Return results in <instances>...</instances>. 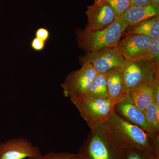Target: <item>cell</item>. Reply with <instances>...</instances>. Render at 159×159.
<instances>
[{"label":"cell","instance_id":"obj_1","mask_svg":"<svg viewBox=\"0 0 159 159\" xmlns=\"http://www.w3.org/2000/svg\"><path fill=\"white\" fill-rule=\"evenodd\" d=\"M107 124L122 149L129 148L150 151L152 150L155 144L159 142V136L148 133L138 125L125 121L115 111Z\"/></svg>","mask_w":159,"mask_h":159},{"label":"cell","instance_id":"obj_2","mask_svg":"<svg viewBox=\"0 0 159 159\" xmlns=\"http://www.w3.org/2000/svg\"><path fill=\"white\" fill-rule=\"evenodd\" d=\"M128 25L121 16L110 26L102 30L91 31L77 29L75 33L78 47L85 52L116 47Z\"/></svg>","mask_w":159,"mask_h":159},{"label":"cell","instance_id":"obj_3","mask_svg":"<svg viewBox=\"0 0 159 159\" xmlns=\"http://www.w3.org/2000/svg\"><path fill=\"white\" fill-rule=\"evenodd\" d=\"M122 150L105 122L91 130L79 155L84 159H116Z\"/></svg>","mask_w":159,"mask_h":159},{"label":"cell","instance_id":"obj_4","mask_svg":"<svg viewBox=\"0 0 159 159\" xmlns=\"http://www.w3.org/2000/svg\"><path fill=\"white\" fill-rule=\"evenodd\" d=\"M70 100L91 130L107 122L115 112L116 103L105 98H74Z\"/></svg>","mask_w":159,"mask_h":159},{"label":"cell","instance_id":"obj_5","mask_svg":"<svg viewBox=\"0 0 159 159\" xmlns=\"http://www.w3.org/2000/svg\"><path fill=\"white\" fill-rule=\"evenodd\" d=\"M123 77L128 93L140 86H155L159 84V65L146 59L128 62L123 70Z\"/></svg>","mask_w":159,"mask_h":159},{"label":"cell","instance_id":"obj_6","mask_svg":"<svg viewBox=\"0 0 159 159\" xmlns=\"http://www.w3.org/2000/svg\"><path fill=\"white\" fill-rule=\"evenodd\" d=\"M79 61L81 66L90 64L100 74L114 68L124 70L128 63L116 47L86 52L84 55L79 56Z\"/></svg>","mask_w":159,"mask_h":159},{"label":"cell","instance_id":"obj_7","mask_svg":"<svg viewBox=\"0 0 159 159\" xmlns=\"http://www.w3.org/2000/svg\"><path fill=\"white\" fill-rule=\"evenodd\" d=\"M81 66L79 70L68 74L61 84L65 97L70 99L83 97L98 74L90 64L86 63Z\"/></svg>","mask_w":159,"mask_h":159},{"label":"cell","instance_id":"obj_8","mask_svg":"<svg viewBox=\"0 0 159 159\" xmlns=\"http://www.w3.org/2000/svg\"><path fill=\"white\" fill-rule=\"evenodd\" d=\"M152 40L145 35L126 34L116 47L127 62L137 61L146 59Z\"/></svg>","mask_w":159,"mask_h":159},{"label":"cell","instance_id":"obj_9","mask_svg":"<svg viewBox=\"0 0 159 159\" xmlns=\"http://www.w3.org/2000/svg\"><path fill=\"white\" fill-rule=\"evenodd\" d=\"M42 155L39 147L24 138H14L0 143V159H25Z\"/></svg>","mask_w":159,"mask_h":159},{"label":"cell","instance_id":"obj_10","mask_svg":"<svg viewBox=\"0 0 159 159\" xmlns=\"http://www.w3.org/2000/svg\"><path fill=\"white\" fill-rule=\"evenodd\" d=\"M88 24L84 30L96 31L107 28L114 22L117 16L107 3L95 0L86 11Z\"/></svg>","mask_w":159,"mask_h":159},{"label":"cell","instance_id":"obj_11","mask_svg":"<svg viewBox=\"0 0 159 159\" xmlns=\"http://www.w3.org/2000/svg\"><path fill=\"white\" fill-rule=\"evenodd\" d=\"M115 111L125 121L138 125L149 133L144 111L134 104L128 94L124 99L116 103Z\"/></svg>","mask_w":159,"mask_h":159},{"label":"cell","instance_id":"obj_12","mask_svg":"<svg viewBox=\"0 0 159 159\" xmlns=\"http://www.w3.org/2000/svg\"><path fill=\"white\" fill-rule=\"evenodd\" d=\"M123 70L120 68H114L106 73L107 99L116 103L128 94L124 83Z\"/></svg>","mask_w":159,"mask_h":159},{"label":"cell","instance_id":"obj_13","mask_svg":"<svg viewBox=\"0 0 159 159\" xmlns=\"http://www.w3.org/2000/svg\"><path fill=\"white\" fill-rule=\"evenodd\" d=\"M158 15L159 6L150 3L145 6H129L122 16L129 25H131Z\"/></svg>","mask_w":159,"mask_h":159},{"label":"cell","instance_id":"obj_14","mask_svg":"<svg viewBox=\"0 0 159 159\" xmlns=\"http://www.w3.org/2000/svg\"><path fill=\"white\" fill-rule=\"evenodd\" d=\"M124 33L126 34L145 35L152 39L159 38V15L133 25H129Z\"/></svg>","mask_w":159,"mask_h":159},{"label":"cell","instance_id":"obj_15","mask_svg":"<svg viewBox=\"0 0 159 159\" xmlns=\"http://www.w3.org/2000/svg\"><path fill=\"white\" fill-rule=\"evenodd\" d=\"M157 85H143L137 87L129 91L128 95L134 104L144 111L153 99L154 89Z\"/></svg>","mask_w":159,"mask_h":159},{"label":"cell","instance_id":"obj_16","mask_svg":"<svg viewBox=\"0 0 159 159\" xmlns=\"http://www.w3.org/2000/svg\"><path fill=\"white\" fill-rule=\"evenodd\" d=\"M97 98L107 99L106 73H98L88 90L83 97L79 98L91 99Z\"/></svg>","mask_w":159,"mask_h":159},{"label":"cell","instance_id":"obj_17","mask_svg":"<svg viewBox=\"0 0 159 159\" xmlns=\"http://www.w3.org/2000/svg\"><path fill=\"white\" fill-rule=\"evenodd\" d=\"M149 133L159 136V105L154 99L144 111Z\"/></svg>","mask_w":159,"mask_h":159},{"label":"cell","instance_id":"obj_18","mask_svg":"<svg viewBox=\"0 0 159 159\" xmlns=\"http://www.w3.org/2000/svg\"><path fill=\"white\" fill-rule=\"evenodd\" d=\"M107 3L113 9L117 17L121 16L130 6L129 0H99Z\"/></svg>","mask_w":159,"mask_h":159},{"label":"cell","instance_id":"obj_19","mask_svg":"<svg viewBox=\"0 0 159 159\" xmlns=\"http://www.w3.org/2000/svg\"><path fill=\"white\" fill-rule=\"evenodd\" d=\"M146 59L152 63L159 65V38L152 40Z\"/></svg>","mask_w":159,"mask_h":159},{"label":"cell","instance_id":"obj_20","mask_svg":"<svg viewBox=\"0 0 159 159\" xmlns=\"http://www.w3.org/2000/svg\"><path fill=\"white\" fill-rule=\"evenodd\" d=\"M74 156L73 154L50 152L44 155H41L35 157L29 158V159H70Z\"/></svg>","mask_w":159,"mask_h":159},{"label":"cell","instance_id":"obj_21","mask_svg":"<svg viewBox=\"0 0 159 159\" xmlns=\"http://www.w3.org/2000/svg\"><path fill=\"white\" fill-rule=\"evenodd\" d=\"M46 44V42L35 37L31 40L30 43L31 49L37 52L43 50L45 48Z\"/></svg>","mask_w":159,"mask_h":159},{"label":"cell","instance_id":"obj_22","mask_svg":"<svg viewBox=\"0 0 159 159\" xmlns=\"http://www.w3.org/2000/svg\"><path fill=\"white\" fill-rule=\"evenodd\" d=\"M35 37L47 43L50 37V31L45 28H39L35 31Z\"/></svg>","mask_w":159,"mask_h":159},{"label":"cell","instance_id":"obj_23","mask_svg":"<svg viewBox=\"0 0 159 159\" xmlns=\"http://www.w3.org/2000/svg\"><path fill=\"white\" fill-rule=\"evenodd\" d=\"M137 150L129 151L127 155V159H145L144 155L142 154Z\"/></svg>","mask_w":159,"mask_h":159},{"label":"cell","instance_id":"obj_24","mask_svg":"<svg viewBox=\"0 0 159 159\" xmlns=\"http://www.w3.org/2000/svg\"><path fill=\"white\" fill-rule=\"evenodd\" d=\"M130 6H145L151 3V0H129Z\"/></svg>","mask_w":159,"mask_h":159},{"label":"cell","instance_id":"obj_25","mask_svg":"<svg viewBox=\"0 0 159 159\" xmlns=\"http://www.w3.org/2000/svg\"><path fill=\"white\" fill-rule=\"evenodd\" d=\"M159 84L156 86L155 87L153 91V98L155 100L157 104L159 105Z\"/></svg>","mask_w":159,"mask_h":159},{"label":"cell","instance_id":"obj_26","mask_svg":"<svg viewBox=\"0 0 159 159\" xmlns=\"http://www.w3.org/2000/svg\"><path fill=\"white\" fill-rule=\"evenodd\" d=\"M151 3L155 6H159V0H151Z\"/></svg>","mask_w":159,"mask_h":159},{"label":"cell","instance_id":"obj_27","mask_svg":"<svg viewBox=\"0 0 159 159\" xmlns=\"http://www.w3.org/2000/svg\"><path fill=\"white\" fill-rule=\"evenodd\" d=\"M70 159H80V157L79 155H74V157Z\"/></svg>","mask_w":159,"mask_h":159},{"label":"cell","instance_id":"obj_28","mask_svg":"<svg viewBox=\"0 0 159 159\" xmlns=\"http://www.w3.org/2000/svg\"><path fill=\"white\" fill-rule=\"evenodd\" d=\"M80 156V155H79ZM80 157V159H83L82 157Z\"/></svg>","mask_w":159,"mask_h":159}]
</instances>
